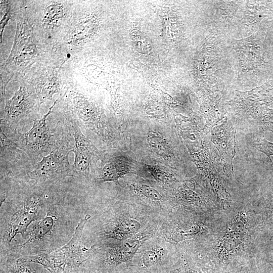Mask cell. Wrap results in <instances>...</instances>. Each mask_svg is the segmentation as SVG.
Instances as JSON below:
<instances>
[{
	"label": "cell",
	"mask_w": 273,
	"mask_h": 273,
	"mask_svg": "<svg viewBox=\"0 0 273 273\" xmlns=\"http://www.w3.org/2000/svg\"><path fill=\"white\" fill-rule=\"evenodd\" d=\"M258 123L263 131L273 133V109L266 106L259 107Z\"/></svg>",
	"instance_id": "obj_15"
},
{
	"label": "cell",
	"mask_w": 273,
	"mask_h": 273,
	"mask_svg": "<svg viewBox=\"0 0 273 273\" xmlns=\"http://www.w3.org/2000/svg\"><path fill=\"white\" fill-rule=\"evenodd\" d=\"M83 273H94L92 271H87V270H85Z\"/></svg>",
	"instance_id": "obj_22"
},
{
	"label": "cell",
	"mask_w": 273,
	"mask_h": 273,
	"mask_svg": "<svg viewBox=\"0 0 273 273\" xmlns=\"http://www.w3.org/2000/svg\"><path fill=\"white\" fill-rule=\"evenodd\" d=\"M236 130L226 119L211 129V141L217 149L227 172L233 173V160L236 154Z\"/></svg>",
	"instance_id": "obj_9"
},
{
	"label": "cell",
	"mask_w": 273,
	"mask_h": 273,
	"mask_svg": "<svg viewBox=\"0 0 273 273\" xmlns=\"http://www.w3.org/2000/svg\"><path fill=\"white\" fill-rule=\"evenodd\" d=\"M162 264V257L157 252L147 251L142 256L138 263L139 268L149 270L159 267Z\"/></svg>",
	"instance_id": "obj_14"
},
{
	"label": "cell",
	"mask_w": 273,
	"mask_h": 273,
	"mask_svg": "<svg viewBox=\"0 0 273 273\" xmlns=\"http://www.w3.org/2000/svg\"><path fill=\"white\" fill-rule=\"evenodd\" d=\"M1 177L17 174L25 176L32 166L28 155L0 129Z\"/></svg>",
	"instance_id": "obj_8"
},
{
	"label": "cell",
	"mask_w": 273,
	"mask_h": 273,
	"mask_svg": "<svg viewBox=\"0 0 273 273\" xmlns=\"http://www.w3.org/2000/svg\"><path fill=\"white\" fill-rule=\"evenodd\" d=\"M163 273H201L198 270L191 267L189 266H186L178 268H174Z\"/></svg>",
	"instance_id": "obj_20"
},
{
	"label": "cell",
	"mask_w": 273,
	"mask_h": 273,
	"mask_svg": "<svg viewBox=\"0 0 273 273\" xmlns=\"http://www.w3.org/2000/svg\"><path fill=\"white\" fill-rule=\"evenodd\" d=\"M250 144L257 150L268 157L273 165L270 159V156H273V143L268 141L263 136L259 138L258 141L251 142Z\"/></svg>",
	"instance_id": "obj_18"
},
{
	"label": "cell",
	"mask_w": 273,
	"mask_h": 273,
	"mask_svg": "<svg viewBox=\"0 0 273 273\" xmlns=\"http://www.w3.org/2000/svg\"><path fill=\"white\" fill-rule=\"evenodd\" d=\"M63 6L61 4H54L45 8L43 21L47 24L57 21L63 16Z\"/></svg>",
	"instance_id": "obj_17"
},
{
	"label": "cell",
	"mask_w": 273,
	"mask_h": 273,
	"mask_svg": "<svg viewBox=\"0 0 273 273\" xmlns=\"http://www.w3.org/2000/svg\"><path fill=\"white\" fill-rule=\"evenodd\" d=\"M90 218L86 215L78 223L71 239L63 246L51 252L33 255L17 256L18 261L42 265L50 273H83L88 256L81 248L83 229Z\"/></svg>",
	"instance_id": "obj_2"
},
{
	"label": "cell",
	"mask_w": 273,
	"mask_h": 273,
	"mask_svg": "<svg viewBox=\"0 0 273 273\" xmlns=\"http://www.w3.org/2000/svg\"><path fill=\"white\" fill-rule=\"evenodd\" d=\"M40 100L36 92L21 83L20 86L8 100L1 112V127L5 133L20 131L37 119Z\"/></svg>",
	"instance_id": "obj_5"
},
{
	"label": "cell",
	"mask_w": 273,
	"mask_h": 273,
	"mask_svg": "<svg viewBox=\"0 0 273 273\" xmlns=\"http://www.w3.org/2000/svg\"><path fill=\"white\" fill-rule=\"evenodd\" d=\"M58 221V219L56 214L51 211L48 212L44 217L37 220L29 228L27 233V235H29V239L19 246L26 247L30 244L42 243L51 236V234L55 230Z\"/></svg>",
	"instance_id": "obj_10"
},
{
	"label": "cell",
	"mask_w": 273,
	"mask_h": 273,
	"mask_svg": "<svg viewBox=\"0 0 273 273\" xmlns=\"http://www.w3.org/2000/svg\"><path fill=\"white\" fill-rule=\"evenodd\" d=\"M121 175V171L118 163L115 161H112L104 166L99 179L102 181H116Z\"/></svg>",
	"instance_id": "obj_16"
},
{
	"label": "cell",
	"mask_w": 273,
	"mask_h": 273,
	"mask_svg": "<svg viewBox=\"0 0 273 273\" xmlns=\"http://www.w3.org/2000/svg\"><path fill=\"white\" fill-rule=\"evenodd\" d=\"M54 149L43 156L32 170L26 174V178L40 184H53L67 176L75 177L69 155L73 148L72 134L66 124L59 121Z\"/></svg>",
	"instance_id": "obj_1"
},
{
	"label": "cell",
	"mask_w": 273,
	"mask_h": 273,
	"mask_svg": "<svg viewBox=\"0 0 273 273\" xmlns=\"http://www.w3.org/2000/svg\"><path fill=\"white\" fill-rule=\"evenodd\" d=\"M1 273H10L4 268L1 267Z\"/></svg>",
	"instance_id": "obj_21"
},
{
	"label": "cell",
	"mask_w": 273,
	"mask_h": 273,
	"mask_svg": "<svg viewBox=\"0 0 273 273\" xmlns=\"http://www.w3.org/2000/svg\"><path fill=\"white\" fill-rule=\"evenodd\" d=\"M58 100L49 108L41 118L33 121L30 129L25 132H9L6 135L26 153L33 168L41 160L44 154H49L55 148L57 134L56 125L53 130L48 125L47 118L52 112Z\"/></svg>",
	"instance_id": "obj_4"
},
{
	"label": "cell",
	"mask_w": 273,
	"mask_h": 273,
	"mask_svg": "<svg viewBox=\"0 0 273 273\" xmlns=\"http://www.w3.org/2000/svg\"><path fill=\"white\" fill-rule=\"evenodd\" d=\"M141 227L140 223L133 219H125L118 222L116 224L107 228L102 235L107 238L121 239L124 235H128L138 231Z\"/></svg>",
	"instance_id": "obj_13"
},
{
	"label": "cell",
	"mask_w": 273,
	"mask_h": 273,
	"mask_svg": "<svg viewBox=\"0 0 273 273\" xmlns=\"http://www.w3.org/2000/svg\"><path fill=\"white\" fill-rule=\"evenodd\" d=\"M1 267L10 273H50L42 265L36 263L20 262L15 256H9L4 261H1Z\"/></svg>",
	"instance_id": "obj_12"
},
{
	"label": "cell",
	"mask_w": 273,
	"mask_h": 273,
	"mask_svg": "<svg viewBox=\"0 0 273 273\" xmlns=\"http://www.w3.org/2000/svg\"><path fill=\"white\" fill-rule=\"evenodd\" d=\"M67 109L64 111L76 120L80 129L106 138L107 123L102 110L90 99L78 92H73L66 99Z\"/></svg>",
	"instance_id": "obj_6"
},
{
	"label": "cell",
	"mask_w": 273,
	"mask_h": 273,
	"mask_svg": "<svg viewBox=\"0 0 273 273\" xmlns=\"http://www.w3.org/2000/svg\"><path fill=\"white\" fill-rule=\"evenodd\" d=\"M241 106H265L273 102V81H271L245 92L237 94Z\"/></svg>",
	"instance_id": "obj_11"
},
{
	"label": "cell",
	"mask_w": 273,
	"mask_h": 273,
	"mask_svg": "<svg viewBox=\"0 0 273 273\" xmlns=\"http://www.w3.org/2000/svg\"><path fill=\"white\" fill-rule=\"evenodd\" d=\"M140 192L146 197L155 201L160 200L162 195L156 189L145 185H140Z\"/></svg>",
	"instance_id": "obj_19"
},
{
	"label": "cell",
	"mask_w": 273,
	"mask_h": 273,
	"mask_svg": "<svg viewBox=\"0 0 273 273\" xmlns=\"http://www.w3.org/2000/svg\"><path fill=\"white\" fill-rule=\"evenodd\" d=\"M64 121L74 140L71 150L75 157L72 167L75 177H89L92 171V160L98 154V151L82 133L76 119L67 112H63Z\"/></svg>",
	"instance_id": "obj_7"
},
{
	"label": "cell",
	"mask_w": 273,
	"mask_h": 273,
	"mask_svg": "<svg viewBox=\"0 0 273 273\" xmlns=\"http://www.w3.org/2000/svg\"><path fill=\"white\" fill-rule=\"evenodd\" d=\"M49 185L35 183L27 190L16 196L20 201L16 210L8 219L5 228L4 237L6 243L10 244L18 234L23 238L30 223L38 220L45 208L46 190Z\"/></svg>",
	"instance_id": "obj_3"
}]
</instances>
